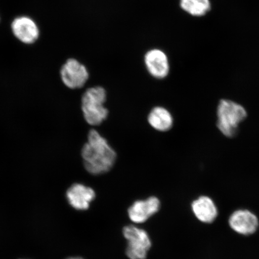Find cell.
I'll use <instances>...</instances> for the list:
<instances>
[{"instance_id": "30bf717a", "label": "cell", "mask_w": 259, "mask_h": 259, "mask_svg": "<svg viewBox=\"0 0 259 259\" xmlns=\"http://www.w3.org/2000/svg\"><path fill=\"white\" fill-rule=\"evenodd\" d=\"M96 194L92 188L81 184H74L67 192V198L70 205L77 210H86L95 199Z\"/></svg>"}, {"instance_id": "52a82bcc", "label": "cell", "mask_w": 259, "mask_h": 259, "mask_svg": "<svg viewBox=\"0 0 259 259\" xmlns=\"http://www.w3.org/2000/svg\"><path fill=\"white\" fill-rule=\"evenodd\" d=\"M229 223L234 231L244 235L254 234L258 226L257 217L250 210L246 209L236 210L230 217Z\"/></svg>"}, {"instance_id": "8fae6325", "label": "cell", "mask_w": 259, "mask_h": 259, "mask_svg": "<svg viewBox=\"0 0 259 259\" xmlns=\"http://www.w3.org/2000/svg\"><path fill=\"white\" fill-rule=\"evenodd\" d=\"M194 215L200 222L210 223L218 214V208L213 200L208 196H200L192 203Z\"/></svg>"}, {"instance_id": "ba28073f", "label": "cell", "mask_w": 259, "mask_h": 259, "mask_svg": "<svg viewBox=\"0 0 259 259\" xmlns=\"http://www.w3.org/2000/svg\"><path fill=\"white\" fill-rule=\"evenodd\" d=\"M145 63L148 72L157 79H163L169 72L167 57L158 50L149 51L145 57Z\"/></svg>"}, {"instance_id": "7a4b0ae2", "label": "cell", "mask_w": 259, "mask_h": 259, "mask_svg": "<svg viewBox=\"0 0 259 259\" xmlns=\"http://www.w3.org/2000/svg\"><path fill=\"white\" fill-rule=\"evenodd\" d=\"M106 92L102 87H95L86 91L82 97L83 117L88 124L99 125L106 120L109 115L105 106Z\"/></svg>"}, {"instance_id": "5bb4252c", "label": "cell", "mask_w": 259, "mask_h": 259, "mask_svg": "<svg viewBox=\"0 0 259 259\" xmlns=\"http://www.w3.org/2000/svg\"><path fill=\"white\" fill-rule=\"evenodd\" d=\"M67 259H83V258H80V257H70V258H67Z\"/></svg>"}, {"instance_id": "4fadbf2b", "label": "cell", "mask_w": 259, "mask_h": 259, "mask_svg": "<svg viewBox=\"0 0 259 259\" xmlns=\"http://www.w3.org/2000/svg\"><path fill=\"white\" fill-rule=\"evenodd\" d=\"M181 8L195 16L205 15L210 8L209 0H181Z\"/></svg>"}, {"instance_id": "8992f818", "label": "cell", "mask_w": 259, "mask_h": 259, "mask_svg": "<svg viewBox=\"0 0 259 259\" xmlns=\"http://www.w3.org/2000/svg\"><path fill=\"white\" fill-rule=\"evenodd\" d=\"M13 34L22 43L32 44L39 37L40 31L33 19L27 16H18L11 24Z\"/></svg>"}, {"instance_id": "6da1fadb", "label": "cell", "mask_w": 259, "mask_h": 259, "mask_svg": "<svg viewBox=\"0 0 259 259\" xmlns=\"http://www.w3.org/2000/svg\"><path fill=\"white\" fill-rule=\"evenodd\" d=\"M84 167L89 173L100 175L108 172L115 164L116 154L106 139L96 130H91L88 141L83 146Z\"/></svg>"}, {"instance_id": "3957f363", "label": "cell", "mask_w": 259, "mask_h": 259, "mask_svg": "<svg viewBox=\"0 0 259 259\" xmlns=\"http://www.w3.org/2000/svg\"><path fill=\"white\" fill-rule=\"evenodd\" d=\"M247 116V112L242 106L231 100H222L218 108V127L226 137H234L239 124Z\"/></svg>"}, {"instance_id": "277c9868", "label": "cell", "mask_w": 259, "mask_h": 259, "mask_svg": "<svg viewBox=\"0 0 259 259\" xmlns=\"http://www.w3.org/2000/svg\"><path fill=\"white\" fill-rule=\"evenodd\" d=\"M123 234L128 241L127 256L131 259H145L151 246L147 233L134 226H128L123 229Z\"/></svg>"}, {"instance_id": "9c48e42d", "label": "cell", "mask_w": 259, "mask_h": 259, "mask_svg": "<svg viewBox=\"0 0 259 259\" xmlns=\"http://www.w3.org/2000/svg\"><path fill=\"white\" fill-rule=\"evenodd\" d=\"M160 206L159 200L155 197H151L145 200H139L128 209L129 218L135 223H144L158 212Z\"/></svg>"}, {"instance_id": "5b68a950", "label": "cell", "mask_w": 259, "mask_h": 259, "mask_svg": "<svg viewBox=\"0 0 259 259\" xmlns=\"http://www.w3.org/2000/svg\"><path fill=\"white\" fill-rule=\"evenodd\" d=\"M60 76L67 88L72 90L82 88L89 79L87 68L75 59L68 60L61 67Z\"/></svg>"}, {"instance_id": "7c38bea8", "label": "cell", "mask_w": 259, "mask_h": 259, "mask_svg": "<svg viewBox=\"0 0 259 259\" xmlns=\"http://www.w3.org/2000/svg\"><path fill=\"white\" fill-rule=\"evenodd\" d=\"M148 121L152 127L159 132H166L172 127L174 119L168 110L157 106L149 113Z\"/></svg>"}]
</instances>
